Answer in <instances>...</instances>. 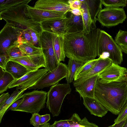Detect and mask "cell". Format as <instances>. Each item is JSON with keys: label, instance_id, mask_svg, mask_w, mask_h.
<instances>
[{"label": "cell", "instance_id": "1", "mask_svg": "<svg viewBox=\"0 0 127 127\" xmlns=\"http://www.w3.org/2000/svg\"><path fill=\"white\" fill-rule=\"evenodd\" d=\"M100 29L96 28L88 34L82 32L64 36L65 56L85 63L97 56V42Z\"/></svg>", "mask_w": 127, "mask_h": 127}, {"label": "cell", "instance_id": "2", "mask_svg": "<svg viewBox=\"0 0 127 127\" xmlns=\"http://www.w3.org/2000/svg\"><path fill=\"white\" fill-rule=\"evenodd\" d=\"M95 98L108 111L119 115L127 102V82L103 83L98 78Z\"/></svg>", "mask_w": 127, "mask_h": 127}, {"label": "cell", "instance_id": "3", "mask_svg": "<svg viewBox=\"0 0 127 127\" xmlns=\"http://www.w3.org/2000/svg\"><path fill=\"white\" fill-rule=\"evenodd\" d=\"M31 1L0 12V19L4 20L8 25L23 31L32 30L37 33L41 34L43 30L40 24L35 22L25 13L26 6Z\"/></svg>", "mask_w": 127, "mask_h": 127}, {"label": "cell", "instance_id": "4", "mask_svg": "<svg viewBox=\"0 0 127 127\" xmlns=\"http://www.w3.org/2000/svg\"><path fill=\"white\" fill-rule=\"evenodd\" d=\"M97 56L108 53V57L116 64L121 65L123 61L121 47L118 45L111 36L104 31L100 30L97 42Z\"/></svg>", "mask_w": 127, "mask_h": 127}, {"label": "cell", "instance_id": "5", "mask_svg": "<svg viewBox=\"0 0 127 127\" xmlns=\"http://www.w3.org/2000/svg\"><path fill=\"white\" fill-rule=\"evenodd\" d=\"M72 90L70 84L59 83L51 86L47 93L46 107L53 117L58 116L63 100Z\"/></svg>", "mask_w": 127, "mask_h": 127}, {"label": "cell", "instance_id": "6", "mask_svg": "<svg viewBox=\"0 0 127 127\" xmlns=\"http://www.w3.org/2000/svg\"><path fill=\"white\" fill-rule=\"evenodd\" d=\"M47 93L34 90L23 95V100L16 108L12 110L32 114L38 113L44 108Z\"/></svg>", "mask_w": 127, "mask_h": 127}, {"label": "cell", "instance_id": "7", "mask_svg": "<svg viewBox=\"0 0 127 127\" xmlns=\"http://www.w3.org/2000/svg\"><path fill=\"white\" fill-rule=\"evenodd\" d=\"M23 31L19 28L6 23L0 32V54L8 58L9 50L20 44L19 37Z\"/></svg>", "mask_w": 127, "mask_h": 127}, {"label": "cell", "instance_id": "8", "mask_svg": "<svg viewBox=\"0 0 127 127\" xmlns=\"http://www.w3.org/2000/svg\"><path fill=\"white\" fill-rule=\"evenodd\" d=\"M52 34V33L43 31L40 37V48L42 49L45 60V68L48 71L56 68L60 63L57 59L54 49Z\"/></svg>", "mask_w": 127, "mask_h": 127}, {"label": "cell", "instance_id": "9", "mask_svg": "<svg viewBox=\"0 0 127 127\" xmlns=\"http://www.w3.org/2000/svg\"><path fill=\"white\" fill-rule=\"evenodd\" d=\"M68 72L67 65L60 63L57 67L44 74L34 85L28 89L39 90L52 86L58 83L63 78H66Z\"/></svg>", "mask_w": 127, "mask_h": 127}, {"label": "cell", "instance_id": "10", "mask_svg": "<svg viewBox=\"0 0 127 127\" xmlns=\"http://www.w3.org/2000/svg\"><path fill=\"white\" fill-rule=\"evenodd\" d=\"M126 18L123 8L105 7L100 11L97 19L103 26L110 27L122 23Z\"/></svg>", "mask_w": 127, "mask_h": 127}, {"label": "cell", "instance_id": "11", "mask_svg": "<svg viewBox=\"0 0 127 127\" xmlns=\"http://www.w3.org/2000/svg\"><path fill=\"white\" fill-rule=\"evenodd\" d=\"M98 78L103 83L127 82V68L112 62L99 75Z\"/></svg>", "mask_w": 127, "mask_h": 127}, {"label": "cell", "instance_id": "12", "mask_svg": "<svg viewBox=\"0 0 127 127\" xmlns=\"http://www.w3.org/2000/svg\"><path fill=\"white\" fill-rule=\"evenodd\" d=\"M25 12L27 16L34 22L40 23L49 20L67 17V13L37 9L28 4L26 6Z\"/></svg>", "mask_w": 127, "mask_h": 127}, {"label": "cell", "instance_id": "13", "mask_svg": "<svg viewBox=\"0 0 127 127\" xmlns=\"http://www.w3.org/2000/svg\"><path fill=\"white\" fill-rule=\"evenodd\" d=\"M48 72L45 68L30 71L19 79L14 80L9 86L8 89L16 87L18 90L26 91L34 85Z\"/></svg>", "mask_w": 127, "mask_h": 127}, {"label": "cell", "instance_id": "14", "mask_svg": "<svg viewBox=\"0 0 127 127\" xmlns=\"http://www.w3.org/2000/svg\"><path fill=\"white\" fill-rule=\"evenodd\" d=\"M34 7L41 9L66 13L71 9L68 0H38L35 2Z\"/></svg>", "mask_w": 127, "mask_h": 127}, {"label": "cell", "instance_id": "15", "mask_svg": "<svg viewBox=\"0 0 127 127\" xmlns=\"http://www.w3.org/2000/svg\"><path fill=\"white\" fill-rule=\"evenodd\" d=\"M95 65L90 71L86 74L76 81H74L73 85L76 87L86 80L97 75H99L109 66L113 62L108 57L100 56Z\"/></svg>", "mask_w": 127, "mask_h": 127}, {"label": "cell", "instance_id": "16", "mask_svg": "<svg viewBox=\"0 0 127 127\" xmlns=\"http://www.w3.org/2000/svg\"><path fill=\"white\" fill-rule=\"evenodd\" d=\"M66 18L49 20L41 22L40 24L43 31L64 36L65 33Z\"/></svg>", "mask_w": 127, "mask_h": 127}, {"label": "cell", "instance_id": "17", "mask_svg": "<svg viewBox=\"0 0 127 127\" xmlns=\"http://www.w3.org/2000/svg\"><path fill=\"white\" fill-rule=\"evenodd\" d=\"M98 75L94 76L75 87L76 91L78 93L81 97L95 98V87Z\"/></svg>", "mask_w": 127, "mask_h": 127}, {"label": "cell", "instance_id": "18", "mask_svg": "<svg viewBox=\"0 0 127 127\" xmlns=\"http://www.w3.org/2000/svg\"><path fill=\"white\" fill-rule=\"evenodd\" d=\"M83 104L91 114L102 117L108 110L95 98L83 97Z\"/></svg>", "mask_w": 127, "mask_h": 127}, {"label": "cell", "instance_id": "19", "mask_svg": "<svg viewBox=\"0 0 127 127\" xmlns=\"http://www.w3.org/2000/svg\"><path fill=\"white\" fill-rule=\"evenodd\" d=\"M83 30L82 16L75 15L70 13L69 16L67 17L66 19L65 34L81 32Z\"/></svg>", "mask_w": 127, "mask_h": 127}, {"label": "cell", "instance_id": "20", "mask_svg": "<svg viewBox=\"0 0 127 127\" xmlns=\"http://www.w3.org/2000/svg\"><path fill=\"white\" fill-rule=\"evenodd\" d=\"M4 70L10 73L15 80L19 79L31 71L19 63L12 60L8 62Z\"/></svg>", "mask_w": 127, "mask_h": 127}, {"label": "cell", "instance_id": "21", "mask_svg": "<svg viewBox=\"0 0 127 127\" xmlns=\"http://www.w3.org/2000/svg\"><path fill=\"white\" fill-rule=\"evenodd\" d=\"M54 49L57 59L59 63L64 62L65 56L64 50V36L52 33Z\"/></svg>", "mask_w": 127, "mask_h": 127}, {"label": "cell", "instance_id": "22", "mask_svg": "<svg viewBox=\"0 0 127 127\" xmlns=\"http://www.w3.org/2000/svg\"><path fill=\"white\" fill-rule=\"evenodd\" d=\"M82 3L80 10L82 13L83 21V30L82 32L86 34H88L96 29V27L94 25L89 12L84 0H80Z\"/></svg>", "mask_w": 127, "mask_h": 127}, {"label": "cell", "instance_id": "23", "mask_svg": "<svg viewBox=\"0 0 127 127\" xmlns=\"http://www.w3.org/2000/svg\"><path fill=\"white\" fill-rule=\"evenodd\" d=\"M88 8L91 19L95 26L96 27V23L97 21L98 15L102 9L101 0H84Z\"/></svg>", "mask_w": 127, "mask_h": 127}, {"label": "cell", "instance_id": "24", "mask_svg": "<svg viewBox=\"0 0 127 127\" xmlns=\"http://www.w3.org/2000/svg\"><path fill=\"white\" fill-rule=\"evenodd\" d=\"M25 90H19L16 89L6 101L3 105L0 108V123L5 113L9 107L15 101L22 98L23 93Z\"/></svg>", "mask_w": 127, "mask_h": 127}, {"label": "cell", "instance_id": "25", "mask_svg": "<svg viewBox=\"0 0 127 127\" xmlns=\"http://www.w3.org/2000/svg\"><path fill=\"white\" fill-rule=\"evenodd\" d=\"M18 47L22 52L30 57L43 54L41 48L36 47L30 43L22 42L20 43Z\"/></svg>", "mask_w": 127, "mask_h": 127}, {"label": "cell", "instance_id": "26", "mask_svg": "<svg viewBox=\"0 0 127 127\" xmlns=\"http://www.w3.org/2000/svg\"><path fill=\"white\" fill-rule=\"evenodd\" d=\"M84 63L77 62L72 59H69L67 65L68 72L66 78L67 83L70 84L72 82L76 73Z\"/></svg>", "mask_w": 127, "mask_h": 127}, {"label": "cell", "instance_id": "27", "mask_svg": "<svg viewBox=\"0 0 127 127\" xmlns=\"http://www.w3.org/2000/svg\"><path fill=\"white\" fill-rule=\"evenodd\" d=\"M13 76L9 73L3 69L0 70V94L6 91L9 86L15 80Z\"/></svg>", "mask_w": 127, "mask_h": 127}, {"label": "cell", "instance_id": "28", "mask_svg": "<svg viewBox=\"0 0 127 127\" xmlns=\"http://www.w3.org/2000/svg\"><path fill=\"white\" fill-rule=\"evenodd\" d=\"M19 63L29 69L30 71L37 70L39 67L35 64L33 60L30 57L25 56L11 60Z\"/></svg>", "mask_w": 127, "mask_h": 127}, {"label": "cell", "instance_id": "29", "mask_svg": "<svg viewBox=\"0 0 127 127\" xmlns=\"http://www.w3.org/2000/svg\"><path fill=\"white\" fill-rule=\"evenodd\" d=\"M98 58L95 59L85 63L80 68L75 76L74 81L77 79L89 72L93 67Z\"/></svg>", "mask_w": 127, "mask_h": 127}, {"label": "cell", "instance_id": "30", "mask_svg": "<svg viewBox=\"0 0 127 127\" xmlns=\"http://www.w3.org/2000/svg\"><path fill=\"white\" fill-rule=\"evenodd\" d=\"M30 0H0V12L20 4L26 3Z\"/></svg>", "mask_w": 127, "mask_h": 127}, {"label": "cell", "instance_id": "31", "mask_svg": "<svg viewBox=\"0 0 127 127\" xmlns=\"http://www.w3.org/2000/svg\"><path fill=\"white\" fill-rule=\"evenodd\" d=\"M102 4L105 7H120L126 6L127 0H101Z\"/></svg>", "mask_w": 127, "mask_h": 127}, {"label": "cell", "instance_id": "32", "mask_svg": "<svg viewBox=\"0 0 127 127\" xmlns=\"http://www.w3.org/2000/svg\"><path fill=\"white\" fill-rule=\"evenodd\" d=\"M115 41L120 46H127V31L120 30L115 37Z\"/></svg>", "mask_w": 127, "mask_h": 127}, {"label": "cell", "instance_id": "33", "mask_svg": "<svg viewBox=\"0 0 127 127\" xmlns=\"http://www.w3.org/2000/svg\"><path fill=\"white\" fill-rule=\"evenodd\" d=\"M18 45L14 47L9 50L8 53V56L10 60L28 56L20 50L18 47Z\"/></svg>", "mask_w": 127, "mask_h": 127}, {"label": "cell", "instance_id": "34", "mask_svg": "<svg viewBox=\"0 0 127 127\" xmlns=\"http://www.w3.org/2000/svg\"><path fill=\"white\" fill-rule=\"evenodd\" d=\"M19 41L20 44L22 42H28L32 44L30 30L25 31L22 32L19 37Z\"/></svg>", "mask_w": 127, "mask_h": 127}, {"label": "cell", "instance_id": "35", "mask_svg": "<svg viewBox=\"0 0 127 127\" xmlns=\"http://www.w3.org/2000/svg\"><path fill=\"white\" fill-rule=\"evenodd\" d=\"M70 119L71 121V127H84L81 125V119L76 113L73 114Z\"/></svg>", "mask_w": 127, "mask_h": 127}, {"label": "cell", "instance_id": "36", "mask_svg": "<svg viewBox=\"0 0 127 127\" xmlns=\"http://www.w3.org/2000/svg\"><path fill=\"white\" fill-rule=\"evenodd\" d=\"M41 115L38 113H34L32 114L30 120V124L34 127H39L40 126V120Z\"/></svg>", "mask_w": 127, "mask_h": 127}, {"label": "cell", "instance_id": "37", "mask_svg": "<svg viewBox=\"0 0 127 127\" xmlns=\"http://www.w3.org/2000/svg\"><path fill=\"white\" fill-rule=\"evenodd\" d=\"M30 32L32 42V44L37 47L40 48L39 39L41 34H37L32 30Z\"/></svg>", "mask_w": 127, "mask_h": 127}, {"label": "cell", "instance_id": "38", "mask_svg": "<svg viewBox=\"0 0 127 127\" xmlns=\"http://www.w3.org/2000/svg\"><path fill=\"white\" fill-rule=\"evenodd\" d=\"M127 116V102L122 108L117 117L114 120V124H116Z\"/></svg>", "mask_w": 127, "mask_h": 127}, {"label": "cell", "instance_id": "39", "mask_svg": "<svg viewBox=\"0 0 127 127\" xmlns=\"http://www.w3.org/2000/svg\"><path fill=\"white\" fill-rule=\"evenodd\" d=\"M68 3L71 9H80L82 4V2L79 0H68Z\"/></svg>", "mask_w": 127, "mask_h": 127}, {"label": "cell", "instance_id": "40", "mask_svg": "<svg viewBox=\"0 0 127 127\" xmlns=\"http://www.w3.org/2000/svg\"><path fill=\"white\" fill-rule=\"evenodd\" d=\"M10 60L5 55L0 54V67L4 70L6 64Z\"/></svg>", "mask_w": 127, "mask_h": 127}, {"label": "cell", "instance_id": "41", "mask_svg": "<svg viewBox=\"0 0 127 127\" xmlns=\"http://www.w3.org/2000/svg\"><path fill=\"white\" fill-rule=\"evenodd\" d=\"M81 124L84 127H98L95 124L89 122L86 117L81 119Z\"/></svg>", "mask_w": 127, "mask_h": 127}, {"label": "cell", "instance_id": "42", "mask_svg": "<svg viewBox=\"0 0 127 127\" xmlns=\"http://www.w3.org/2000/svg\"><path fill=\"white\" fill-rule=\"evenodd\" d=\"M50 119V114H46L44 115H41L40 125H42L47 124Z\"/></svg>", "mask_w": 127, "mask_h": 127}, {"label": "cell", "instance_id": "43", "mask_svg": "<svg viewBox=\"0 0 127 127\" xmlns=\"http://www.w3.org/2000/svg\"><path fill=\"white\" fill-rule=\"evenodd\" d=\"M10 96L8 93H3L0 96V108L4 104Z\"/></svg>", "mask_w": 127, "mask_h": 127}, {"label": "cell", "instance_id": "44", "mask_svg": "<svg viewBox=\"0 0 127 127\" xmlns=\"http://www.w3.org/2000/svg\"><path fill=\"white\" fill-rule=\"evenodd\" d=\"M23 100V98H22L20 99H18L15 101L9 107L6 112L10 110L12 111V110L16 108L21 103Z\"/></svg>", "mask_w": 127, "mask_h": 127}, {"label": "cell", "instance_id": "45", "mask_svg": "<svg viewBox=\"0 0 127 127\" xmlns=\"http://www.w3.org/2000/svg\"><path fill=\"white\" fill-rule=\"evenodd\" d=\"M113 125V127H127V118L123 122Z\"/></svg>", "mask_w": 127, "mask_h": 127}, {"label": "cell", "instance_id": "46", "mask_svg": "<svg viewBox=\"0 0 127 127\" xmlns=\"http://www.w3.org/2000/svg\"><path fill=\"white\" fill-rule=\"evenodd\" d=\"M74 15L77 16H82V13L80 9H71L69 11Z\"/></svg>", "mask_w": 127, "mask_h": 127}, {"label": "cell", "instance_id": "47", "mask_svg": "<svg viewBox=\"0 0 127 127\" xmlns=\"http://www.w3.org/2000/svg\"><path fill=\"white\" fill-rule=\"evenodd\" d=\"M121 47L122 52L127 54V46H121Z\"/></svg>", "mask_w": 127, "mask_h": 127}, {"label": "cell", "instance_id": "48", "mask_svg": "<svg viewBox=\"0 0 127 127\" xmlns=\"http://www.w3.org/2000/svg\"><path fill=\"white\" fill-rule=\"evenodd\" d=\"M50 123H47L44 125L40 126L39 127H50Z\"/></svg>", "mask_w": 127, "mask_h": 127}, {"label": "cell", "instance_id": "49", "mask_svg": "<svg viewBox=\"0 0 127 127\" xmlns=\"http://www.w3.org/2000/svg\"><path fill=\"white\" fill-rule=\"evenodd\" d=\"M127 118V116L123 119H122L121 121V122H124L125 121V120Z\"/></svg>", "mask_w": 127, "mask_h": 127}, {"label": "cell", "instance_id": "50", "mask_svg": "<svg viewBox=\"0 0 127 127\" xmlns=\"http://www.w3.org/2000/svg\"></svg>", "mask_w": 127, "mask_h": 127}]
</instances>
